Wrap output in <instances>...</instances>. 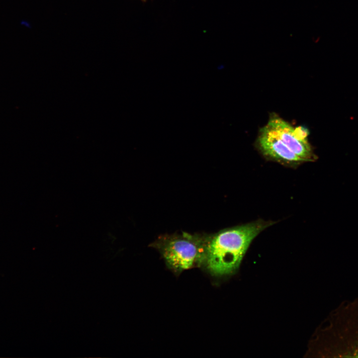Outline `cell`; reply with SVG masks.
I'll list each match as a JSON object with an SVG mask.
<instances>
[{
    "label": "cell",
    "instance_id": "cell-1",
    "mask_svg": "<svg viewBox=\"0 0 358 358\" xmlns=\"http://www.w3.org/2000/svg\"><path fill=\"white\" fill-rule=\"evenodd\" d=\"M309 134L306 127H294L272 113L260 129L256 145L266 159L295 168L318 158L309 142Z\"/></svg>",
    "mask_w": 358,
    "mask_h": 358
},
{
    "label": "cell",
    "instance_id": "cell-4",
    "mask_svg": "<svg viewBox=\"0 0 358 358\" xmlns=\"http://www.w3.org/2000/svg\"><path fill=\"white\" fill-rule=\"evenodd\" d=\"M205 238L182 233L162 237L158 246L168 265L181 271L204 262Z\"/></svg>",
    "mask_w": 358,
    "mask_h": 358
},
{
    "label": "cell",
    "instance_id": "cell-2",
    "mask_svg": "<svg viewBox=\"0 0 358 358\" xmlns=\"http://www.w3.org/2000/svg\"><path fill=\"white\" fill-rule=\"evenodd\" d=\"M274 223L259 219L226 228L206 237L203 262L208 269L216 275L234 272L253 240Z\"/></svg>",
    "mask_w": 358,
    "mask_h": 358
},
{
    "label": "cell",
    "instance_id": "cell-3",
    "mask_svg": "<svg viewBox=\"0 0 358 358\" xmlns=\"http://www.w3.org/2000/svg\"><path fill=\"white\" fill-rule=\"evenodd\" d=\"M324 331V354L358 358V297L343 302L330 315Z\"/></svg>",
    "mask_w": 358,
    "mask_h": 358
}]
</instances>
